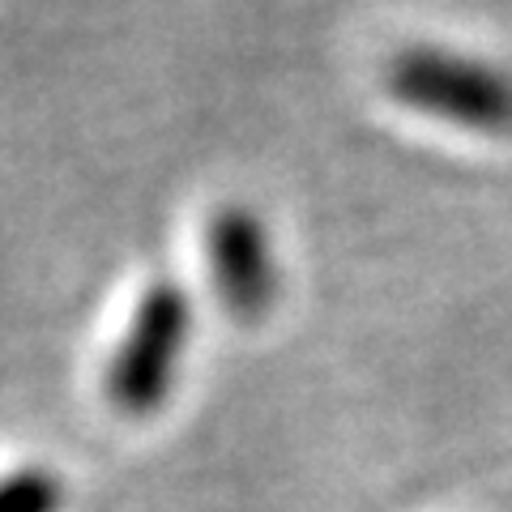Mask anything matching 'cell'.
Segmentation results:
<instances>
[{
  "mask_svg": "<svg viewBox=\"0 0 512 512\" xmlns=\"http://www.w3.org/2000/svg\"><path fill=\"white\" fill-rule=\"evenodd\" d=\"M384 90L397 107L461 133H512V73L487 56L440 43H410L384 64Z\"/></svg>",
  "mask_w": 512,
  "mask_h": 512,
  "instance_id": "6da1fadb",
  "label": "cell"
},
{
  "mask_svg": "<svg viewBox=\"0 0 512 512\" xmlns=\"http://www.w3.org/2000/svg\"><path fill=\"white\" fill-rule=\"evenodd\" d=\"M192 338V299L175 278H154L137 295L107 363V397L124 419H150L175 393Z\"/></svg>",
  "mask_w": 512,
  "mask_h": 512,
  "instance_id": "7a4b0ae2",
  "label": "cell"
},
{
  "mask_svg": "<svg viewBox=\"0 0 512 512\" xmlns=\"http://www.w3.org/2000/svg\"><path fill=\"white\" fill-rule=\"evenodd\" d=\"M205 261H210L214 295L231 320H261L278 299V252L265 218L244 201H227L205 227Z\"/></svg>",
  "mask_w": 512,
  "mask_h": 512,
  "instance_id": "3957f363",
  "label": "cell"
},
{
  "mask_svg": "<svg viewBox=\"0 0 512 512\" xmlns=\"http://www.w3.org/2000/svg\"><path fill=\"white\" fill-rule=\"evenodd\" d=\"M64 483L47 466H22L0 478V512H60Z\"/></svg>",
  "mask_w": 512,
  "mask_h": 512,
  "instance_id": "277c9868",
  "label": "cell"
}]
</instances>
